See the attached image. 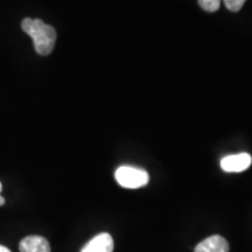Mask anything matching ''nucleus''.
Segmentation results:
<instances>
[{
    "mask_svg": "<svg viewBox=\"0 0 252 252\" xmlns=\"http://www.w3.org/2000/svg\"><path fill=\"white\" fill-rule=\"evenodd\" d=\"M21 28L34 41V48L40 55H49L54 49L56 42V32L50 25L40 19H24Z\"/></svg>",
    "mask_w": 252,
    "mask_h": 252,
    "instance_id": "f257e3e1",
    "label": "nucleus"
},
{
    "mask_svg": "<svg viewBox=\"0 0 252 252\" xmlns=\"http://www.w3.org/2000/svg\"><path fill=\"white\" fill-rule=\"evenodd\" d=\"M252 163V158L249 153L230 154L220 160V167L224 172L239 173L247 171Z\"/></svg>",
    "mask_w": 252,
    "mask_h": 252,
    "instance_id": "7ed1b4c3",
    "label": "nucleus"
},
{
    "mask_svg": "<svg viewBox=\"0 0 252 252\" xmlns=\"http://www.w3.org/2000/svg\"><path fill=\"white\" fill-rule=\"evenodd\" d=\"M198 4L204 11L213 13V12H216L220 8V0H198Z\"/></svg>",
    "mask_w": 252,
    "mask_h": 252,
    "instance_id": "0eeeda50",
    "label": "nucleus"
},
{
    "mask_svg": "<svg viewBox=\"0 0 252 252\" xmlns=\"http://www.w3.org/2000/svg\"><path fill=\"white\" fill-rule=\"evenodd\" d=\"M20 252H50L49 242L42 236H28L19 244Z\"/></svg>",
    "mask_w": 252,
    "mask_h": 252,
    "instance_id": "423d86ee",
    "label": "nucleus"
},
{
    "mask_svg": "<svg viewBox=\"0 0 252 252\" xmlns=\"http://www.w3.org/2000/svg\"><path fill=\"white\" fill-rule=\"evenodd\" d=\"M113 251V239L111 235L103 232L97 235L90 242L84 245L81 252H112Z\"/></svg>",
    "mask_w": 252,
    "mask_h": 252,
    "instance_id": "39448f33",
    "label": "nucleus"
},
{
    "mask_svg": "<svg viewBox=\"0 0 252 252\" xmlns=\"http://www.w3.org/2000/svg\"><path fill=\"white\" fill-rule=\"evenodd\" d=\"M116 180L122 187L135 189L147 185L149 174L146 171L131 166H121L115 173Z\"/></svg>",
    "mask_w": 252,
    "mask_h": 252,
    "instance_id": "f03ea898",
    "label": "nucleus"
},
{
    "mask_svg": "<svg viewBox=\"0 0 252 252\" xmlns=\"http://www.w3.org/2000/svg\"><path fill=\"white\" fill-rule=\"evenodd\" d=\"M1 190H2V185H1V182H0V206H4L5 198L1 196Z\"/></svg>",
    "mask_w": 252,
    "mask_h": 252,
    "instance_id": "1a4fd4ad",
    "label": "nucleus"
},
{
    "mask_svg": "<svg viewBox=\"0 0 252 252\" xmlns=\"http://www.w3.org/2000/svg\"><path fill=\"white\" fill-rule=\"evenodd\" d=\"M195 252H229V243L222 236L214 235L197 244Z\"/></svg>",
    "mask_w": 252,
    "mask_h": 252,
    "instance_id": "20e7f679",
    "label": "nucleus"
},
{
    "mask_svg": "<svg viewBox=\"0 0 252 252\" xmlns=\"http://www.w3.org/2000/svg\"><path fill=\"white\" fill-rule=\"evenodd\" d=\"M0 252H11V251H9V249L4 247V245H0Z\"/></svg>",
    "mask_w": 252,
    "mask_h": 252,
    "instance_id": "9d476101",
    "label": "nucleus"
},
{
    "mask_svg": "<svg viewBox=\"0 0 252 252\" xmlns=\"http://www.w3.org/2000/svg\"><path fill=\"white\" fill-rule=\"evenodd\" d=\"M245 1L247 0H224V4L229 11L238 12L239 9L243 7Z\"/></svg>",
    "mask_w": 252,
    "mask_h": 252,
    "instance_id": "6e6552de",
    "label": "nucleus"
}]
</instances>
